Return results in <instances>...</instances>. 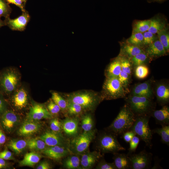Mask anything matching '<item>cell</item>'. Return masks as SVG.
Returning <instances> with one entry per match:
<instances>
[{
  "label": "cell",
  "mask_w": 169,
  "mask_h": 169,
  "mask_svg": "<svg viewBox=\"0 0 169 169\" xmlns=\"http://www.w3.org/2000/svg\"><path fill=\"white\" fill-rule=\"evenodd\" d=\"M5 25V24L4 21L1 20V17H0V28L2 27Z\"/></svg>",
  "instance_id": "obj_55"
},
{
  "label": "cell",
  "mask_w": 169,
  "mask_h": 169,
  "mask_svg": "<svg viewBox=\"0 0 169 169\" xmlns=\"http://www.w3.org/2000/svg\"><path fill=\"white\" fill-rule=\"evenodd\" d=\"M153 134L156 133L161 137V141L164 144L169 145V125L161 126V128L152 130Z\"/></svg>",
  "instance_id": "obj_32"
},
{
  "label": "cell",
  "mask_w": 169,
  "mask_h": 169,
  "mask_svg": "<svg viewBox=\"0 0 169 169\" xmlns=\"http://www.w3.org/2000/svg\"><path fill=\"white\" fill-rule=\"evenodd\" d=\"M12 9L5 0H0V17H9Z\"/></svg>",
  "instance_id": "obj_39"
},
{
  "label": "cell",
  "mask_w": 169,
  "mask_h": 169,
  "mask_svg": "<svg viewBox=\"0 0 169 169\" xmlns=\"http://www.w3.org/2000/svg\"><path fill=\"white\" fill-rule=\"evenodd\" d=\"M130 75L121 71L118 78L123 87L125 89L129 83Z\"/></svg>",
  "instance_id": "obj_47"
},
{
  "label": "cell",
  "mask_w": 169,
  "mask_h": 169,
  "mask_svg": "<svg viewBox=\"0 0 169 169\" xmlns=\"http://www.w3.org/2000/svg\"><path fill=\"white\" fill-rule=\"evenodd\" d=\"M81 155L80 165L82 169L92 168L103 156V154L98 151H87Z\"/></svg>",
  "instance_id": "obj_16"
},
{
  "label": "cell",
  "mask_w": 169,
  "mask_h": 169,
  "mask_svg": "<svg viewBox=\"0 0 169 169\" xmlns=\"http://www.w3.org/2000/svg\"><path fill=\"white\" fill-rule=\"evenodd\" d=\"M30 19V16L26 11L15 19H10L9 17L5 18L4 21L5 25L8 26L13 30L23 31Z\"/></svg>",
  "instance_id": "obj_14"
},
{
  "label": "cell",
  "mask_w": 169,
  "mask_h": 169,
  "mask_svg": "<svg viewBox=\"0 0 169 169\" xmlns=\"http://www.w3.org/2000/svg\"><path fill=\"white\" fill-rule=\"evenodd\" d=\"M7 110V102L3 94L0 91V116Z\"/></svg>",
  "instance_id": "obj_48"
},
{
  "label": "cell",
  "mask_w": 169,
  "mask_h": 169,
  "mask_svg": "<svg viewBox=\"0 0 169 169\" xmlns=\"http://www.w3.org/2000/svg\"><path fill=\"white\" fill-rule=\"evenodd\" d=\"M37 138L44 141L48 146H58L69 148L70 141L62 133L47 131Z\"/></svg>",
  "instance_id": "obj_12"
},
{
  "label": "cell",
  "mask_w": 169,
  "mask_h": 169,
  "mask_svg": "<svg viewBox=\"0 0 169 169\" xmlns=\"http://www.w3.org/2000/svg\"><path fill=\"white\" fill-rule=\"evenodd\" d=\"M156 95L157 101L161 105H164L169 100V87L164 83L158 84L156 89Z\"/></svg>",
  "instance_id": "obj_21"
},
{
  "label": "cell",
  "mask_w": 169,
  "mask_h": 169,
  "mask_svg": "<svg viewBox=\"0 0 169 169\" xmlns=\"http://www.w3.org/2000/svg\"><path fill=\"white\" fill-rule=\"evenodd\" d=\"M9 96L10 103L15 110L21 111L27 107L29 100V92L24 84H21Z\"/></svg>",
  "instance_id": "obj_9"
},
{
  "label": "cell",
  "mask_w": 169,
  "mask_h": 169,
  "mask_svg": "<svg viewBox=\"0 0 169 169\" xmlns=\"http://www.w3.org/2000/svg\"><path fill=\"white\" fill-rule=\"evenodd\" d=\"M41 152L47 157L54 160H59L70 153L68 148L58 146H48Z\"/></svg>",
  "instance_id": "obj_18"
},
{
  "label": "cell",
  "mask_w": 169,
  "mask_h": 169,
  "mask_svg": "<svg viewBox=\"0 0 169 169\" xmlns=\"http://www.w3.org/2000/svg\"><path fill=\"white\" fill-rule=\"evenodd\" d=\"M157 33L159 40L166 51H168L169 49V34L167 29L165 28Z\"/></svg>",
  "instance_id": "obj_35"
},
{
  "label": "cell",
  "mask_w": 169,
  "mask_h": 169,
  "mask_svg": "<svg viewBox=\"0 0 169 169\" xmlns=\"http://www.w3.org/2000/svg\"><path fill=\"white\" fill-rule=\"evenodd\" d=\"M127 105L135 116L140 115L151 116L154 110L153 103L151 100L144 97L131 95L126 100Z\"/></svg>",
  "instance_id": "obj_6"
},
{
  "label": "cell",
  "mask_w": 169,
  "mask_h": 169,
  "mask_svg": "<svg viewBox=\"0 0 169 169\" xmlns=\"http://www.w3.org/2000/svg\"><path fill=\"white\" fill-rule=\"evenodd\" d=\"M6 166V163L5 160L0 158V169L3 168Z\"/></svg>",
  "instance_id": "obj_54"
},
{
  "label": "cell",
  "mask_w": 169,
  "mask_h": 169,
  "mask_svg": "<svg viewBox=\"0 0 169 169\" xmlns=\"http://www.w3.org/2000/svg\"><path fill=\"white\" fill-rule=\"evenodd\" d=\"M146 52L149 55L154 57L163 55L166 52L159 39L155 40L152 43L149 45L146 49Z\"/></svg>",
  "instance_id": "obj_23"
},
{
  "label": "cell",
  "mask_w": 169,
  "mask_h": 169,
  "mask_svg": "<svg viewBox=\"0 0 169 169\" xmlns=\"http://www.w3.org/2000/svg\"><path fill=\"white\" fill-rule=\"evenodd\" d=\"M42 126L38 121L26 119L18 130V134L22 136H29L38 132Z\"/></svg>",
  "instance_id": "obj_17"
},
{
  "label": "cell",
  "mask_w": 169,
  "mask_h": 169,
  "mask_svg": "<svg viewBox=\"0 0 169 169\" xmlns=\"http://www.w3.org/2000/svg\"><path fill=\"white\" fill-rule=\"evenodd\" d=\"M62 95L67 102L81 105L85 112L94 111L104 100L101 94L90 90H81Z\"/></svg>",
  "instance_id": "obj_1"
},
{
  "label": "cell",
  "mask_w": 169,
  "mask_h": 169,
  "mask_svg": "<svg viewBox=\"0 0 169 169\" xmlns=\"http://www.w3.org/2000/svg\"><path fill=\"white\" fill-rule=\"evenodd\" d=\"M27 141V146L32 151L41 152L48 146L44 141L37 137Z\"/></svg>",
  "instance_id": "obj_28"
},
{
  "label": "cell",
  "mask_w": 169,
  "mask_h": 169,
  "mask_svg": "<svg viewBox=\"0 0 169 169\" xmlns=\"http://www.w3.org/2000/svg\"><path fill=\"white\" fill-rule=\"evenodd\" d=\"M66 114L69 117L78 116L83 115L85 111L80 105L72 102H68Z\"/></svg>",
  "instance_id": "obj_30"
},
{
  "label": "cell",
  "mask_w": 169,
  "mask_h": 169,
  "mask_svg": "<svg viewBox=\"0 0 169 169\" xmlns=\"http://www.w3.org/2000/svg\"><path fill=\"white\" fill-rule=\"evenodd\" d=\"M131 169H147L151 167L152 154L145 150L129 156Z\"/></svg>",
  "instance_id": "obj_10"
},
{
  "label": "cell",
  "mask_w": 169,
  "mask_h": 169,
  "mask_svg": "<svg viewBox=\"0 0 169 169\" xmlns=\"http://www.w3.org/2000/svg\"><path fill=\"white\" fill-rule=\"evenodd\" d=\"M96 147L97 151L102 154L113 153L126 150L118 141L117 136L107 130L101 132L98 135Z\"/></svg>",
  "instance_id": "obj_4"
},
{
  "label": "cell",
  "mask_w": 169,
  "mask_h": 169,
  "mask_svg": "<svg viewBox=\"0 0 169 169\" xmlns=\"http://www.w3.org/2000/svg\"><path fill=\"white\" fill-rule=\"evenodd\" d=\"M143 34V44L145 45H149L156 40L155 34H152L148 31L144 32Z\"/></svg>",
  "instance_id": "obj_46"
},
{
  "label": "cell",
  "mask_w": 169,
  "mask_h": 169,
  "mask_svg": "<svg viewBox=\"0 0 169 169\" xmlns=\"http://www.w3.org/2000/svg\"><path fill=\"white\" fill-rule=\"evenodd\" d=\"M20 117L12 110H7L1 116L0 122L2 128L8 133H12L19 124Z\"/></svg>",
  "instance_id": "obj_11"
},
{
  "label": "cell",
  "mask_w": 169,
  "mask_h": 169,
  "mask_svg": "<svg viewBox=\"0 0 169 169\" xmlns=\"http://www.w3.org/2000/svg\"><path fill=\"white\" fill-rule=\"evenodd\" d=\"M140 139L135 135L134 136L129 143V147L128 149V152L127 154L129 156L135 152L138 146Z\"/></svg>",
  "instance_id": "obj_44"
},
{
  "label": "cell",
  "mask_w": 169,
  "mask_h": 169,
  "mask_svg": "<svg viewBox=\"0 0 169 169\" xmlns=\"http://www.w3.org/2000/svg\"><path fill=\"white\" fill-rule=\"evenodd\" d=\"M149 73L148 68L144 64L136 66L135 74L136 78L139 79H143L146 78Z\"/></svg>",
  "instance_id": "obj_37"
},
{
  "label": "cell",
  "mask_w": 169,
  "mask_h": 169,
  "mask_svg": "<svg viewBox=\"0 0 169 169\" xmlns=\"http://www.w3.org/2000/svg\"><path fill=\"white\" fill-rule=\"evenodd\" d=\"M46 106L49 113L53 116L58 114L61 111L59 106L51 99H49Z\"/></svg>",
  "instance_id": "obj_41"
},
{
  "label": "cell",
  "mask_w": 169,
  "mask_h": 169,
  "mask_svg": "<svg viewBox=\"0 0 169 169\" xmlns=\"http://www.w3.org/2000/svg\"><path fill=\"white\" fill-rule=\"evenodd\" d=\"M136 116L127 104L121 108L116 117L106 129L116 136L129 131L133 124Z\"/></svg>",
  "instance_id": "obj_2"
},
{
  "label": "cell",
  "mask_w": 169,
  "mask_h": 169,
  "mask_svg": "<svg viewBox=\"0 0 169 169\" xmlns=\"http://www.w3.org/2000/svg\"><path fill=\"white\" fill-rule=\"evenodd\" d=\"M63 162V167L67 169H80V158L79 155L71 154L66 156Z\"/></svg>",
  "instance_id": "obj_25"
},
{
  "label": "cell",
  "mask_w": 169,
  "mask_h": 169,
  "mask_svg": "<svg viewBox=\"0 0 169 169\" xmlns=\"http://www.w3.org/2000/svg\"><path fill=\"white\" fill-rule=\"evenodd\" d=\"M21 75L18 70L9 67L0 73V90L3 94L9 96L21 85Z\"/></svg>",
  "instance_id": "obj_3"
},
{
  "label": "cell",
  "mask_w": 169,
  "mask_h": 169,
  "mask_svg": "<svg viewBox=\"0 0 169 169\" xmlns=\"http://www.w3.org/2000/svg\"><path fill=\"white\" fill-rule=\"evenodd\" d=\"M50 127L51 131L55 132L61 133V122L58 118L52 119L50 122Z\"/></svg>",
  "instance_id": "obj_45"
},
{
  "label": "cell",
  "mask_w": 169,
  "mask_h": 169,
  "mask_svg": "<svg viewBox=\"0 0 169 169\" xmlns=\"http://www.w3.org/2000/svg\"><path fill=\"white\" fill-rule=\"evenodd\" d=\"M8 146L16 154H19L27 146V141L23 139H12L8 142Z\"/></svg>",
  "instance_id": "obj_27"
},
{
  "label": "cell",
  "mask_w": 169,
  "mask_h": 169,
  "mask_svg": "<svg viewBox=\"0 0 169 169\" xmlns=\"http://www.w3.org/2000/svg\"><path fill=\"white\" fill-rule=\"evenodd\" d=\"M113 163L116 169H131V162L127 154L118 152L113 153Z\"/></svg>",
  "instance_id": "obj_22"
},
{
  "label": "cell",
  "mask_w": 169,
  "mask_h": 169,
  "mask_svg": "<svg viewBox=\"0 0 169 169\" xmlns=\"http://www.w3.org/2000/svg\"><path fill=\"white\" fill-rule=\"evenodd\" d=\"M165 28V24L161 19L154 18L151 19L150 25L148 31L155 34Z\"/></svg>",
  "instance_id": "obj_34"
},
{
  "label": "cell",
  "mask_w": 169,
  "mask_h": 169,
  "mask_svg": "<svg viewBox=\"0 0 169 169\" xmlns=\"http://www.w3.org/2000/svg\"><path fill=\"white\" fill-rule=\"evenodd\" d=\"M102 157L96 164V169H116L113 162H108Z\"/></svg>",
  "instance_id": "obj_42"
},
{
  "label": "cell",
  "mask_w": 169,
  "mask_h": 169,
  "mask_svg": "<svg viewBox=\"0 0 169 169\" xmlns=\"http://www.w3.org/2000/svg\"><path fill=\"white\" fill-rule=\"evenodd\" d=\"M6 140V137L3 130L0 126V145L4 144Z\"/></svg>",
  "instance_id": "obj_53"
},
{
  "label": "cell",
  "mask_w": 169,
  "mask_h": 169,
  "mask_svg": "<svg viewBox=\"0 0 169 169\" xmlns=\"http://www.w3.org/2000/svg\"><path fill=\"white\" fill-rule=\"evenodd\" d=\"M143 33H133L127 39L129 44L138 46L143 44Z\"/></svg>",
  "instance_id": "obj_38"
},
{
  "label": "cell",
  "mask_w": 169,
  "mask_h": 169,
  "mask_svg": "<svg viewBox=\"0 0 169 169\" xmlns=\"http://www.w3.org/2000/svg\"><path fill=\"white\" fill-rule=\"evenodd\" d=\"M81 128L83 132H87L93 130L94 125V121L91 115L87 113L83 115L81 122Z\"/></svg>",
  "instance_id": "obj_31"
},
{
  "label": "cell",
  "mask_w": 169,
  "mask_h": 169,
  "mask_svg": "<svg viewBox=\"0 0 169 169\" xmlns=\"http://www.w3.org/2000/svg\"><path fill=\"white\" fill-rule=\"evenodd\" d=\"M78 116L68 117L61 122L62 130L69 137H75L78 134L79 119Z\"/></svg>",
  "instance_id": "obj_15"
},
{
  "label": "cell",
  "mask_w": 169,
  "mask_h": 169,
  "mask_svg": "<svg viewBox=\"0 0 169 169\" xmlns=\"http://www.w3.org/2000/svg\"><path fill=\"white\" fill-rule=\"evenodd\" d=\"M123 49L126 54L129 57L131 58L143 52L141 49L138 46L129 44L125 45L124 46Z\"/></svg>",
  "instance_id": "obj_36"
},
{
  "label": "cell",
  "mask_w": 169,
  "mask_h": 169,
  "mask_svg": "<svg viewBox=\"0 0 169 169\" xmlns=\"http://www.w3.org/2000/svg\"><path fill=\"white\" fill-rule=\"evenodd\" d=\"M135 135H136V134L133 131L129 130L125 132L122 135V137L125 142L129 143L133 137Z\"/></svg>",
  "instance_id": "obj_49"
},
{
  "label": "cell",
  "mask_w": 169,
  "mask_h": 169,
  "mask_svg": "<svg viewBox=\"0 0 169 169\" xmlns=\"http://www.w3.org/2000/svg\"><path fill=\"white\" fill-rule=\"evenodd\" d=\"M41 155L36 152L32 151L26 154L23 158L19 161L21 166H32L40 160Z\"/></svg>",
  "instance_id": "obj_26"
},
{
  "label": "cell",
  "mask_w": 169,
  "mask_h": 169,
  "mask_svg": "<svg viewBox=\"0 0 169 169\" xmlns=\"http://www.w3.org/2000/svg\"><path fill=\"white\" fill-rule=\"evenodd\" d=\"M126 93L125 89L122 85L118 77H106L101 94L104 100L123 98Z\"/></svg>",
  "instance_id": "obj_8"
},
{
  "label": "cell",
  "mask_w": 169,
  "mask_h": 169,
  "mask_svg": "<svg viewBox=\"0 0 169 169\" xmlns=\"http://www.w3.org/2000/svg\"><path fill=\"white\" fill-rule=\"evenodd\" d=\"M121 71L120 59L117 58L112 60L105 71L107 77H118Z\"/></svg>",
  "instance_id": "obj_24"
},
{
  "label": "cell",
  "mask_w": 169,
  "mask_h": 169,
  "mask_svg": "<svg viewBox=\"0 0 169 169\" xmlns=\"http://www.w3.org/2000/svg\"><path fill=\"white\" fill-rule=\"evenodd\" d=\"M151 20L138 21L134 24L132 33H143L147 31L150 27Z\"/></svg>",
  "instance_id": "obj_33"
},
{
  "label": "cell",
  "mask_w": 169,
  "mask_h": 169,
  "mask_svg": "<svg viewBox=\"0 0 169 169\" xmlns=\"http://www.w3.org/2000/svg\"><path fill=\"white\" fill-rule=\"evenodd\" d=\"M8 3L14 4L18 7L23 12L26 11L23 5V3L21 0H5Z\"/></svg>",
  "instance_id": "obj_51"
},
{
  "label": "cell",
  "mask_w": 169,
  "mask_h": 169,
  "mask_svg": "<svg viewBox=\"0 0 169 169\" xmlns=\"http://www.w3.org/2000/svg\"><path fill=\"white\" fill-rule=\"evenodd\" d=\"M151 116L155 119L157 124L161 126L169 125V108L164 105L159 110H154Z\"/></svg>",
  "instance_id": "obj_20"
},
{
  "label": "cell",
  "mask_w": 169,
  "mask_h": 169,
  "mask_svg": "<svg viewBox=\"0 0 169 169\" xmlns=\"http://www.w3.org/2000/svg\"><path fill=\"white\" fill-rule=\"evenodd\" d=\"M0 158L5 160H13L14 157L12 152L7 149L0 152Z\"/></svg>",
  "instance_id": "obj_50"
},
{
  "label": "cell",
  "mask_w": 169,
  "mask_h": 169,
  "mask_svg": "<svg viewBox=\"0 0 169 169\" xmlns=\"http://www.w3.org/2000/svg\"><path fill=\"white\" fill-rule=\"evenodd\" d=\"M147 59V55L143 52L131 58V62L136 66L144 64Z\"/></svg>",
  "instance_id": "obj_40"
},
{
  "label": "cell",
  "mask_w": 169,
  "mask_h": 169,
  "mask_svg": "<svg viewBox=\"0 0 169 169\" xmlns=\"http://www.w3.org/2000/svg\"><path fill=\"white\" fill-rule=\"evenodd\" d=\"M52 168L51 164L49 162L46 161H43L38 165L37 167V169H50Z\"/></svg>",
  "instance_id": "obj_52"
},
{
  "label": "cell",
  "mask_w": 169,
  "mask_h": 169,
  "mask_svg": "<svg viewBox=\"0 0 169 169\" xmlns=\"http://www.w3.org/2000/svg\"><path fill=\"white\" fill-rule=\"evenodd\" d=\"M132 95L151 100L153 97V93L150 82L147 81L136 85L132 89Z\"/></svg>",
  "instance_id": "obj_19"
},
{
  "label": "cell",
  "mask_w": 169,
  "mask_h": 169,
  "mask_svg": "<svg viewBox=\"0 0 169 169\" xmlns=\"http://www.w3.org/2000/svg\"><path fill=\"white\" fill-rule=\"evenodd\" d=\"M121 70L130 75L131 73L132 66L130 61L126 59H120Z\"/></svg>",
  "instance_id": "obj_43"
},
{
  "label": "cell",
  "mask_w": 169,
  "mask_h": 169,
  "mask_svg": "<svg viewBox=\"0 0 169 169\" xmlns=\"http://www.w3.org/2000/svg\"><path fill=\"white\" fill-rule=\"evenodd\" d=\"M151 0L153 1L161 2H162L164 1L165 0Z\"/></svg>",
  "instance_id": "obj_56"
},
{
  "label": "cell",
  "mask_w": 169,
  "mask_h": 169,
  "mask_svg": "<svg viewBox=\"0 0 169 169\" xmlns=\"http://www.w3.org/2000/svg\"><path fill=\"white\" fill-rule=\"evenodd\" d=\"M51 93L52 100L59 106L61 111L66 114L68 104L66 99L58 92L52 91Z\"/></svg>",
  "instance_id": "obj_29"
},
{
  "label": "cell",
  "mask_w": 169,
  "mask_h": 169,
  "mask_svg": "<svg viewBox=\"0 0 169 169\" xmlns=\"http://www.w3.org/2000/svg\"><path fill=\"white\" fill-rule=\"evenodd\" d=\"M150 117L148 115L136 116L135 120L129 130L133 131L146 146L151 148L153 145L151 140L153 134L149 125Z\"/></svg>",
  "instance_id": "obj_5"
},
{
  "label": "cell",
  "mask_w": 169,
  "mask_h": 169,
  "mask_svg": "<svg viewBox=\"0 0 169 169\" xmlns=\"http://www.w3.org/2000/svg\"><path fill=\"white\" fill-rule=\"evenodd\" d=\"M53 117L45 105L33 101L26 115V119L38 121L43 119H50Z\"/></svg>",
  "instance_id": "obj_13"
},
{
  "label": "cell",
  "mask_w": 169,
  "mask_h": 169,
  "mask_svg": "<svg viewBox=\"0 0 169 169\" xmlns=\"http://www.w3.org/2000/svg\"><path fill=\"white\" fill-rule=\"evenodd\" d=\"M97 132V130L94 129L74 137L69 142L68 149L70 153L81 155L86 152L90 143L95 138Z\"/></svg>",
  "instance_id": "obj_7"
},
{
  "label": "cell",
  "mask_w": 169,
  "mask_h": 169,
  "mask_svg": "<svg viewBox=\"0 0 169 169\" xmlns=\"http://www.w3.org/2000/svg\"><path fill=\"white\" fill-rule=\"evenodd\" d=\"M23 3H25L27 1V0H21Z\"/></svg>",
  "instance_id": "obj_57"
}]
</instances>
